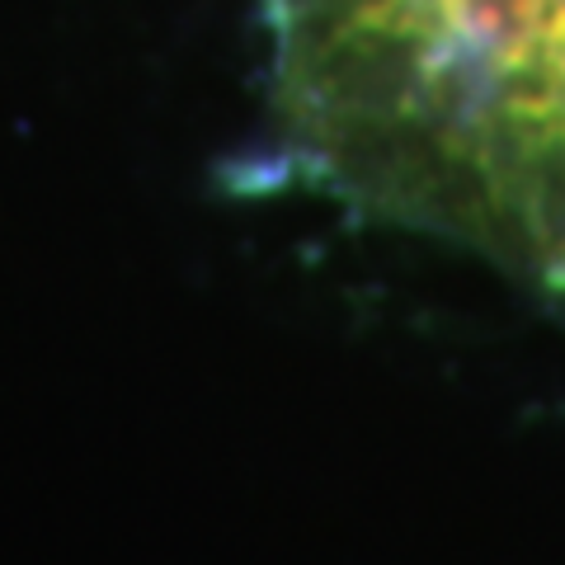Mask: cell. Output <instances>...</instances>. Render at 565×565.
<instances>
[{"instance_id": "6da1fadb", "label": "cell", "mask_w": 565, "mask_h": 565, "mask_svg": "<svg viewBox=\"0 0 565 565\" xmlns=\"http://www.w3.org/2000/svg\"><path fill=\"white\" fill-rule=\"evenodd\" d=\"M282 180L565 316V0H259Z\"/></svg>"}]
</instances>
